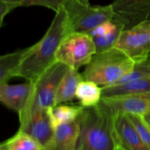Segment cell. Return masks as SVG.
<instances>
[{"label":"cell","instance_id":"6da1fadb","mask_svg":"<svg viewBox=\"0 0 150 150\" xmlns=\"http://www.w3.org/2000/svg\"><path fill=\"white\" fill-rule=\"evenodd\" d=\"M67 13L62 7L42 39L31 46V50L22 62L18 77L35 82L45 70L57 62L56 55L63 38L70 33Z\"/></svg>","mask_w":150,"mask_h":150},{"label":"cell","instance_id":"7a4b0ae2","mask_svg":"<svg viewBox=\"0 0 150 150\" xmlns=\"http://www.w3.org/2000/svg\"><path fill=\"white\" fill-rule=\"evenodd\" d=\"M78 120L81 134L77 150H118L114 115L103 104L84 108Z\"/></svg>","mask_w":150,"mask_h":150},{"label":"cell","instance_id":"3957f363","mask_svg":"<svg viewBox=\"0 0 150 150\" xmlns=\"http://www.w3.org/2000/svg\"><path fill=\"white\" fill-rule=\"evenodd\" d=\"M135 61L117 47L97 53L81 73L86 81L100 86L117 83L133 68Z\"/></svg>","mask_w":150,"mask_h":150},{"label":"cell","instance_id":"277c9868","mask_svg":"<svg viewBox=\"0 0 150 150\" xmlns=\"http://www.w3.org/2000/svg\"><path fill=\"white\" fill-rule=\"evenodd\" d=\"M68 69L66 64L56 62L33 82V93L25 109L18 114L19 118L33 111L50 109L55 106L59 86Z\"/></svg>","mask_w":150,"mask_h":150},{"label":"cell","instance_id":"5b68a950","mask_svg":"<svg viewBox=\"0 0 150 150\" xmlns=\"http://www.w3.org/2000/svg\"><path fill=\"white\" fill-rule=\"evenodd\" d=\"M62 7L71 32L88 33L100 23L113 19L114 15L111 4L93 6L81 0H66Z\"/></svg>","mask_w":150,"mask_h":150},{"label":"cell","instance_id":"8992f818","mask_svg":"<svg viewBox=\"0 0 150 150\" xmlns=\"http://www.w3.org/2000/svg\"><path fill=\"white\" fill-rule=\"evenodd\" d=\"M96 54L93 38L87 33L70 32L62 40L56 59L70 68L79 70L86 65Z\"/></svg>","mask_w":150,"mask_h":150},{"label":"cell","instance_id":"52a82bcc","mask_svg":"<svg viewBox=\"0 0 150 150\" xmlns=\"http://www.w3.org/2000/svg\"><path fill=\"white\" fill-rule=\"evenodd\" d=\"M115 47L127 54L135 62L150 54V19L124 29Z\"/></svg>","mask_w":150,"mask_h":150},{"label":"cell","instance_id":"ba28073f","mask_svg":"<svg viewBox=\"0 0 150 150\" xmlns=\"http://www.w3.org/2000/svg\"><path fill=\"white\" fill-rule=\"evenodd\" d=\"M113 19L130 29L147 20L150 16V0H115L111 3Z\"/></svg>","mask_w":150,"mask_h":150},{"label":"cell","instance_id":"9c48e42d","mask_svg":"<svg viewBox=\"0 0 150 150\" xmlns=\"http://www.w3.org/2000/svg\"><path fill=\"white\" fill-rule=\"evenodd\" d=\"M19 121L20 127L18 130L34 138L45 149L54 133L49 109L33 111L22 118H19Z\"/></svg>","mask_w":150,"mask_h":150},{"label":"cell","instance_id":"30bf717a","mask_svg":"<svg viewBox=\"0 0 150 150\" xmlns=\"http://www.w3.org/2000/svg\"><path fill=\"white\" fill-rule=\"evenodd\" d=\"M100 103L114 116L122 114L142 117L150 109V93L103 98Z\"/></svg>","mask_w":150,"mask_h":150},{"label":"cell","instance_id":"8fae6325","mask_svg":"<svg viewBox=\"0 0 150 150\" xmlns=\"http://www.w3.org/2000/svg\"><path fill=\"white\" fill-rule=\"evenodd\" d=\"M114 133L120 150H150L127 114L114 116Z\"/></svg>","mask_w":150,"mask_h":150},{"label":"cell","instance_id":"7c38bea8","mask_svg":"<svg viewBox=\"0 0 150 150\" xmlns=\"http://www.w3.org/2000/svg\"><path fill=\"white\" fill-rule=\"evenodd\" d=\"M34 90V83H0V101L9 109L21 113L27 105Z\"/></svg>","mask_w":150,"mask_h":150},{"label":"cell","instance_id":"4fadbf2b","mask_svg":"<svg viewBox=\"0 0 150 150\" xmlns=\"http://www.w3.org/2000/svg\"><path fill=\"white\" fill-rule=\"evenodd\" d=\"M81 134L79 120L61 125L54 129L49 144L44 150H77Z\"/></svg>","mask_w":150,"mask_h":150},{"label":"cell","instance_id":"5bb4252c","mask_svg":"<svg viewBox=\"0 0 150 150\" xmlns=\"http://www.w3.org/2000/svg\"><path fill=\"white\" fill-rule=\"evenodd\" d=\"M31 50V46L0 57V83H8L14 77H18L22 62Z\"/></svg>","mask_w":150,"mask_h":150},{"label":"cell","instance_id":"9a60e30c","mask_svg":"<svg viewBox=\"0 0 150 150\" xmlns=\"http://www.w3.org/2000/svg\"><path fill=\"white\" fill-rule=\"evenodd\" d=\"M143 93H150V78L130 81L120 84H113L102 87L103 98Z\"/></svg>","mask_w":150,"mask_h":150},{"label":"cell","instance_id":"2e32d148","mask_svg":"<svg viewBox=\"0 0 150 150\" xmlns=\"http://www.w3.org/2000/svg\"><path fill=\"white\" fill-rule=\"evenodd\" d=\"M78 70L69 67L67 73L63 76L57 90L56 105L70 102L76 98L78 86L84 80L81 73Z\"/></svg>","mask_w":150,"mask_h":150},{"label":"cell","instance_id":"e0dca14e","mask_svg":"<svg viewBox=\"0 0 150 150\" xmlns=\"http://www.w3.org/2000/svg\"><path fill=\"white\" fill-rule=\"evenodd\" d=\"M102 86L90 81L83 80L79 83L76 98L83 108L97 106L102 100Z\"/></svg>","mask_w":150,"mask_h":150},{"label":"cell","instance_id":"ac0fdd59","mask_svg":"<svg viewBox=\"0 0 150 150\" xmlns=\"http://www.w3.org/2000/svg\"><path fill=\"white\" fill-rule=\"evenodd\" d=\"M83 109L84 108L81 105L65 104H59L50 108V116L54 128L61 125L76 121Z\"/></svg>","mask_w":150,"mask_h":150},{"label":"cell","instance_id":"d6986e66","mask_svg":"<svg viewBox=\"0 0 150 150\" xmlns=\"http://www.w3.org/2000/svg\"><path fill=\"white\" fill-rule=\"evenodd\" d=\"M0 149L44 150V148L32 136L25 132L18 130L14 136L1 144Z\"/></svg>","mask_w":150,"mask_h":150},{"label":"cell","instance_id":"ffe728a7","mask_svg":"<svg viewBox=\"0 0 150 150\" xmlns=\"http://www.w3.org/2000/svg\"><path fill=\"white\" fill-rule=\"evenodd\" d=\"M149 78H150V54L145 58L135 62L131 70L114 84H120L130 81Z\"/></svg>","mask_w":150,"mask_h":150},{"label":"cell","instance_id":"44dd1931","mask_svg":"<svg viewBox=\"0 0 150 150\" xmlns=\"http://www.w3.org/2000/svg\"><path fill=\"white\" fill-rule=\"evenodd\" d=\"M124 29V26L122 24H120L113 32L103 35V36L93 38L95 47H96V54L103 52V51L115 47L120 35Z\"/></svg>","mask_w":150,"mask_h":150},{"label":"cell","instance_id":"7402d4cb","mask_svg":"<svg viewBox=\"0 0 150 150\" xmlns=\"http://www.w3.org/2000/svg\"><path fill=\"white\" fill-rule=\"evenodd\" d=\"M127 115L128 116L130 121L137 130L142 140L150 149V129L145 124L142 117L136 114H127Z\"/></svg>","mask_w":150,"mask_h":150},{"label":"cell","instance_id":"603a6c76","mask_svg":"<svg viewBox=\"0 0 150 150\" xmlns=\"http://www.w3.org/2000/svg\"><path fill=\"white\" fill-rule=\"evenodd\" d=\"M120 24H122V23L114 20V19H111V20L100 23L96 27L89 31L87 34L92 38L103 36V35H107V34L115 30L118 27L119 25Z\"/></svg>","mask_w":150,"mask_h":150},{"label":"cell","instance_id":"cb8c5ba5","mask_svg":"<svg viewBox=\"0 0 150 150\" xmlns=\"http://www.w3.org/2000/svg\"><path fill=\"white\" fill-rule=\"evenodd\" d=\"M66 0H23L21 7L41 6L51 9L57 13L63 6Z\"/></svg>","mask_w":150,"mask_h":150},{"label":"cell","instance_id":"d4e9b609","mask_svg":"<svg viewBox=\"0 0 150 150\" xmlns=\"http://www.w3.org/2000/svg\"><path fill=\"white\" fill-rule=\"evenodd\" d=\"M23 0H0V24L2 26L7 15L16 7H21Z\"/></svg>","mask_w":150,"mask_h":150},{"label":"cell","instance_id":"484cf974","mask_svg":"<svg viewBox=\"0 0 150 150\" xmlns=\"http://www.w3.org/2000/svg\"><path fill=\"white\" fill-rule=\"evenodd\" d=\"M144 122L145 124L148 126V127L150 129V109L146 113H145L143 116H142Z\"/></svg>","mask_w":150,"mask_h":150},{"label":"cell","instance_id":"4316f807","mask_svg":"<svg viewBox=\"0 0 150 150\" xmlns=\"http://www.w3.org/2000/svg\"><path fill=\"white\" fill-rule=\"evenodd\" d=\"M81 1H83V2H84V3H89V0H81Z\"/></svg>","mask_w":150,"mask_h":150},{"label":"cell","instance_id":"83f0119b","mask_svg":"<svg viewBox=\"0 0 150 150\" xmlns=\"http://www.w3.org/2000/svg\"><path fill=\"white\" fill-rule=\"evenodd\" d=\"M148 19H150V16H149V18H148Z\"/></svg>","mask_w":150,"mask_h":150},{"label":"cell","instance_id":"f1b7e54d","mask_svg":"<svg viewBox=\"0 0 150 150\" xmlns=\"http://www.w3.org/2000/svg\"><path fill=\"white\" fill-rule=\"evenodd\" d=\"M118 150H120V149H118Z\"/></svg>","mask_w":150,"mask_h":150},{"label":"cell","instance_id":"f546056e","mask_svg":"<svg viewBox=\"0 0 150 150\" xmlns=\"http://www.w3.org/2000/svg\"><path fill=\"white\" fill-rule=\"evenodd\" d=\"M0 150H2V149H0Z\"/></svg>","mask_w":150,"mask_h":150}]
</instances>
